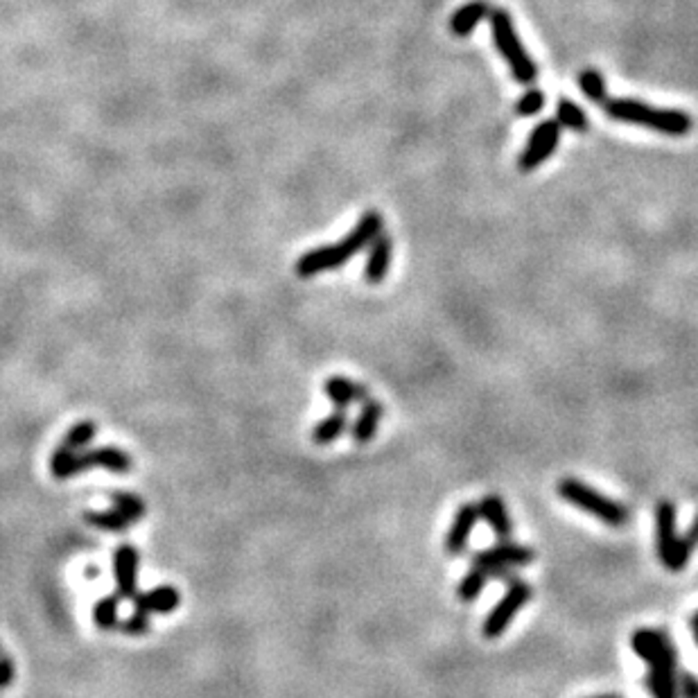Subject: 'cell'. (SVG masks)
Instances as JSON below:
<instances>
[{
  "mask_svg": "<svg viewBox=\"0 0 698 698\" xmlns=\"http://www.w3.org/2000/svg\"><path fill=\"white\" fill-rule=\"evenodd\" d=\"M380 233V213H377V210H369V213L353 226V231L348 233L342 242L326 244V247H317L313 249V251L303 253L297 260V276L313 278L317 276V274L332 272V269L342 267L353 256H357L361 249H367Z\"/></svg>",
  "mask_w": 698,
  "mask_h": 698,
  "instance_id": "6da1fadb",
  "label": "cell"
},
{
  "mask_svg": "<svg viewBox=\"0 0 698 698\" xmlns=\"http://www.w3.org/2000/svg\"><path fill=\"white\" fill-rule=\"evenodd\" d=\"M604 111L610 118L619 120V123L639 124V127L654 129V131L667 136H685L692 129V118L683 114V111L654 109V107L638 102V99H606Z\"/></svg>",
  "mask_w": 698,
  "mask_h": 698,
  "instance_id": "7a4b0ae2",
  "label": "cell"
},
{
  "mask_svg": "<svg viewBox=\"0 0 698 698\" xmlns=\"http://www.w3.org/2000/svg\"><path fill=\"white\" fill-rule=\"evenodd\" d=\"M559 496L563 497L567 504L576 506V509L585 511V513L599 518L604 525L608 527H624L629 522V509L624 504H619L617 500H610L599 490L590 488L588 484H583L581 480L575 477H565L556 484Z\"/></svg>",
  "mask_w": 698,
  "mask_h": 698,
  "instance_id": "3957f363",
  "label": "cell"
},
{
  "mask_svg": "<svg viewBox=\"0 0 698 698\" xmlns=\"http://www.w3.org/2000/svg\"><path fill=\"white\" fill-rule=\"evenodd\" d=\"M490 30H493V41H496L497 52L506 59L515 80L520 82V84H534L535 77H538V68H535V64L531 61V57L527 55L522 41L515 35L513 20H511L509 12H490Z\"/></svg>",
  "mask_w": 698,
  "mask_h": 698,
  "instance_id": "277c9868",
  "label": "cell"
},
{
  "mask_svg": "<svg viewBox=\"0 0 698 698\" xmlns=\"http://www.w3.org/2000/svg\"><path fill=\"white\" fill-rule=\"evenodd\" d=\"M631 646L635 654L649 664L651 671H662L669 676H678V655L674 642L667 631L639 629L631 635Z\"/></svg>",
  "mask_w": 698,
  "mask_h": 698,
  "instance_id": "5b68a950",
  "label": "cell"
},
{
  "mask_svg": "<svg viewBox=\"0 0 698 698\" xmlns=\"http://www.w3.org/2000/svg\"><path fill=\"white\" fill-rule=\"evenodd\" d=\"M531 599V585L525 583L522 579H515L509 585L506 594L496 604V608L490 610L488 617L484 619L481 633L486 639H496L504 635V631L509 629V624L513 622V617L518 615V610H522L527 606V601Z\"/></svg>",
  "mask_w": 698,
  "mask_h": 698,
  "instance_id": "8992f818",
  "label": "cell"
},
{
  "mask_svg": "<svg viewBox=\"0 0 698 698\" xmlns=\"http://www.w3.org/2000/svg\"><path fill=\"white\" fill-rule=\"evenodd\" d=\"M535 554L534 550L525 545H515L511 540H500L496 547L490 550H480L472 554V565L481 567L486 575H496L497 570L504 567H525V565L534 563Z\"/></svg>",
  "mask_w": 698,
  "mask_h": 698,
  "instance_id": "52a82bcc",
  "label": "cell"
},
{
  "mask_svg": "<svg viewBox=\"0 0 698 698\" xmlns=\"http://www.w3.org/2000/svg\"><path fill=\"white\" fill-rule=\"evenodd\" d=\"M560 140V124L556 120H545L531 131L529 143H527L525 152L520 154V165L522 170H535L538 165L545 163L550 159L554 149L559 147Z\"/></svg>",
  "mask_w": 698,
  "mask_h": 698,
  "instance_id": "ba28073f",
  "label": "cell"
},
{
  "mask_svg": "<svg viewBox=\"0 0 698 698\" xmlns=\"http://www.w3.org/2000/svg\"><path fill=\"white\" fill-rule=\"evenodd\" d=\"M140 554L134 545H120L114 554L115 594L120 599H134L139 592Z\"/></svg>",
  "mask_w": 698,
  "mask_h": 698,
  "instance_id": "9c48e42d",
  "label": "cell"
},
{
  "mask_svg": "<svg viewBox=\"0 0 698 698\" xmlns=\"http://www.w3.org/2000/svg\"><path fill=\"white\" fill-rule=\"evenodd\" d=\"M676 543H678V535H676V506L674 502L660 500L658 506H655V547H658L660 563L669 565Z\"/></svg>",
  "mask_w": 698,
  "mask_h": 698,
  "instance_id": "30bf717a",
  "label": "cell"
},
{
  "mask_svg": "<svg viewBox=\"0 0 698 698\" xmlns=\"http://www.w3.org/2000/svg\"><path fill=\"white\" fill-rule=\"evenodd\" d=\"M477 520H480V511H477L475 504L465 502L464 506H459V511H456V515H455V520H452L450 531H448V535H446V543H443L448 556L464 554L465 547H468V540H471L472 529H475V525H477Z\"/></svg>",
  "mask_w": 698,
  "mask_h": 698,
  "instance_id": "8fae6325",
  "label": "cell"
},
{
  "mask_svg": "<svg viewBox=\"0 0 698 698\" xmlns=\"http://www.w3.org/2000/svg\"><path fill=\"white\" fill-rule=\"evenodd\" d=\"M131 601H134L136 613L170 615L181 604V594L172 585H159V588L149 590V592H136Z\"/></svg>",
  "mask_w": 698,
  "mask_h": 698,
  "instance_id": "7c38bea8",
  "label": "cell"
},
{
  "mask_svg": "<svg viewBox=\"0 0 698 698\" xmlns=\"http://www.w3.org/2000/svg\"><path fill=\"white\" fill-rule=\"evenodd\" d=\"M323 392L335 409L346 411L353 402H364L369 398V389L360 382H353L344 376H330L323 382Z\"/></svg>",
  "mask_w": 698,
  "mask_h": 698,
  "instance_id": "4fadbf2b",
  "label": "cell"
},
{
  "mask_svg": "<svg viewBox=\"0 0 698 698\" xmlns=\"http://www.w3.org/2000/svg\"><path fill=\"white\" fill-rule=\"evenodd\" d=\"M477 511L480 515L488 522V527L496 531V535L500 540H509L511 534H513V522L509 518V511H506L504 500L500 496H484L477 504Z\"/></svg>",
  "mask_w": 698,
  "mask_h": 698,
  "instance_id": "5bb4252c",
  "label": "cell"
},
{
  "mask_svg": "<svg viewBox=\"0 0 698 698\" xmlns=\"http://www.w3.org/2000/svg\"><path fill=\"white\" fill-rule=\"evenodd\" d=\"M382 414H385V407H382V402L364 401L361 411L357 414L355 423H353V427H351V436L357 446H367V443L373 441V436H376L377 427H380Z\"/></svg>",
  "mask_w": 698,
  "mask_h": 698,
  "instance_id": "9a60e30c",
  "label": "cell"
},
{
  "mask_svg": "<svg viewBox=\"0 0 698 698\" xmlns=\"http://www.w3.org/2000/svg\"><path fill=\"white\" fill-rule=\"evenodd\" d=\"M389 265H392V240L380 233L371 242L364 278H367L371 285H377V282H382V278L386 276V272H389Z\"/></svg>",
  "mask_w": 698,
  "mask_h": 698,
  "instance_id": "2e32d148",
  "label": "cell"
},
{
  "mask_svg": "<svg viewBox=\"0 0 698 698\" xmlns=\"http://www.w3.org/2000/svg\"><path fill=\"white\" fill-rule=\"evenodd\" d=\"M89 459L93 468H105V471L114 472V475H127L131 471V456L115 446H102V448H86Z\"/></svg>",
  "mask_w": 698,
  "mask_h": 698,
  "instance_id": "e0dca14e",
  "label": "cell"
},
{
  "mask_svg": "<svg viewBox=\"0 0 698 698\" xmlns=\"http://www.w3.org/2000/svg\"><path fill=\"white\" fill-rule=\"evenodd\" d=\"M488 12L490 10L486 3H481V0H472V3L459 7V10L452 14L450 30L455 32L456 36H468L472 30H475V25L480 23V20L488 14Z\"/></svg>",
  "mask_w": 698,
  "mask_h": 698,
  "instance_id": "ac0fdd59",
  "label": "cell"
},
{
  "mask_svg": "<svg viewBox=\"0 0 698 698\" xmlns=\"http://www.w3.org/2000/svg\"><path fill=\"white\" fill-rule=\"evenodd\" d=\"M348 430V416L346 411L335 409L328 418L319 421L313 430V441L317 446H330Z\"/></svg>",
  "mask_w": 698,
  "mask_h": 698,
  "instance_id": "d6986e66",
  "label": "cell"
},
{
  "mask_svg": "<svg viewBox=\"0 0 698 698\" xmlns=\"http://www.w3.org/2000/svg\"><path fill=\"white\" fill-rule=\"evenodd\" d=\"M118 606H120V597L118 594H111V597H105L99 599L93 608V624L98 626L99 631H115L118 629Z\"/></svg>",
  "mask_w": 698,
  "mask_h": 698,
  "instance_id": "ffe728a7",
  "label": "cell"
},
{
  "mask_svg": "<svg viewBox=\"0 0 698 698\" xmlns=\"http://www.w3.org/2000/svg\"><path fill=\"white\" fill-rule=\"evenodd\" d=\"M490 576L486 575L481 567H477V565H472L471 570H468V575L464 576V579L459 581V588H456V597H459L461 601H475L477 597H480L481 592H484L486 583H488Z\"/></svg>",
  "mask_w": 698,
  "mask_h": 698,
  "instance_id": "44dd1931",
  "label": "cell"
},
{
  "mask_svg": "<svg viewBox=\"0 0 698 698\" xmlns=\"http://www.w3.org/2000/svg\"><path fill=\"white\" fill-rule=\"evenodd\" d=\"M84 520L89 522L91 527H98V529L105 531H127L129 527L134 522L129 520L127 515H123L120 511L111 509V511H91V513L84 515Z\"/></svg>",
  "mask_w": 698,
  "mask_h": 698,
  "instance_id": "7402d4cb",
  "label": "cell"
},
{
  "mask_svg": "<svg viewBox=\"0 0 698 698\" xmlns=\"http://www.w3.org/2000/svg\"><path fill=\"white\" fill-rule=\"evenodd\" d=\"M75 459H77V450L68 448L66 443H59L50 456V472L55 480H70L75 477Z\"/></svg>",
  "mask_w": 698,
  "mask_h": 698,
  "instance_id": "603a6c76",
  "label": "cell"
},
{
  "mask_svg": "<svg viewBox=\"0 0 698 698\" xmlns=\"http://www.w3.org/2000/svg\"><path fill=\"white\" fill-rule=\"evenodd\" d=\"M111 502H114V509L120 511L123 515H127L131 522L143 520L145 513H147V506H145V502L140 500L139 496H134V493H124V490L111 493Z\"/></svg>",
  "mask_w": 698,
  "mask_h": 698,
  "instance_id": "cb8c5ba5",
  "label": "cell"
},
{
  "mask_svg": "<svg viewBox=\"0 0 698 698\" xmlns=\"http://www.w3.org/2000/svg\"><path fill=\"white\" fill-rule=\"evenodd\" d=\"M95 434H98V425H95L93 421H80V423H75V425L66 432L64 441L61 443H66V446L73 448V450L82 452L91 446V441L95 439Z\"/></svg>",
  "mask_w": 698,
  "mask_h": 698,
  "instance_id": "d4e9b609",
  "label": "cell"
},
{
  "mask_svg": "<svg viewBox=\"0 0 698 698\" xmlns=\"http://www.w3.org/2000/svg\"><path fill=\"white\" fill-rule=\"evenodd\" d=\"M556 115H559V124L560 127L575 129V131H585L588 129V118H585L583 109L576 107L575 102L570 99H559V107H556Z\"/></svg>",
  "mask_w": 698,
  "mask_h": 698,
  "instance_id": "484cf974",
  "label": "cell"
},
{
  "mask_svg": "<svg viewBox=\"0 0 698 698\" xmlns=\"http://www.w3.org/2000/svg\"><path fill=\"white\" fill-rule=\"evenodd\" d=\"M646 689H649L654 698H678L676 676L662 674V671H649V676H646Z\"/></svg>",
  "mask_w": 698,
  "mask_h": 698,
  "instance_id": "4316f807",
  "label": "cell"
},
{
  "mask_svg": "<svg viewBox=\"0 0 698 698\" xmlns=\"http://www.w3.org/2000/svg\"><path fill=\"white\" fill-rule=\"evenodd\" d=\"M579 86L583 91V95L592 102H606V84L597 70L588 68L579 75Z\"/></svg>",
  "mask_w": 698,
  "mask_h": 698,
  "instance_id": "83f0119b",
  "label": "cell"
},
{
  "mask_svg": "<svg viewBox=\"0 0 698 698\" xmlns=\"http://www.w3.org/2000/svg\"><path fill=\"white\" fill-rule=\"evenodd\" d=\"M149 629H152V622H149V615L145 613H136L131 617H127L124 622H120L118 629L120 633L129 635V638H140V635H147Z\"/></svg>",
  "mask_w": 698,
  "mask_h": 698,
  "instance_id": "f1b7e54d",
  "label": "cell"
},
{
  "mask_svg": "<svg viewBox=\"0 0 698 698\" xmlns=\"http://www.w3.org/2000/svg\"><path fill=\"white\" fill-rule=\"evenodd\" d=\"M543 105H545V95L540 93V91H527L525 95H522L520 99H518V105H515V114L518 115H525V118H529V115H535L540 109H543Z\"/></svg>",
  "mask_w": 698,
  "mask_h": 698,
  "instance_id": "f546056e",
  "label": "cell"
},
{
  "mask_svg": "<svg viewBox=\"0 0 698 698\" xmlns=\"http://www.w3.org/2000/svg\"><path fill=\"white\" fill-rule=\"evenodd\" d=\"M676 689H678V698H698V678L689 671H678Z\"/></svg>",
  "mask_w": 698,
  "mask_h": 698,
  "instance_id": "4dcf8cb0",
  "label": "cell"
},
{
  "mask_svg": "<svg viewBox=\"0 0 698 698\" xmlns=\"http://www.w3.org/2000/svg\"><path fill=\"white\" fill-rule=\"evenodd\" d=\"M16 676V664L10 655L0 654V689L10 687Z\"/></svg>",
  "mask_w": 698,
  "mask_h": 698,
  "instance_id": "1f68e13d",
  "label": "cell"
},
{
  "mask_svg": "<svg viewBox=\"0 0 698 698\" xmlns=\"http://www.w3.org/2000/svg\"><path fill=\"white\" fill-rule=\"evenodd\" d=\"M683 543L687 545L689 551H694L698 547V515L694 518V522H692V527L687 529V534L683 535Z\"/></svg>",
  "mask_w": 698,
  "mask_h": 698,
  "instance_id": "d6a6232c",
  "label": "cell"
},
{
  "mask_svg": "<svg viewBox=\"0 0 698 698\" xmlns=\"http://www.w3.org/2000/svg\"><path fill=\"white\" fill-rule=\"evenodd\" d=\"M694 631H698V610H696V615L692 617V633Z\"/></svg>",
  "mask_w": 698,
  "mask_h": 698,
  "instance_id": "836d02e7",
  "label": "cell"
},
{
  "mask_svg": "<svg viewBox=\"0 0 698 698\" xmlns=\"http://www.w3.org/2000/svg\"><path fill=\"white\" fill-rule=\"evenodd\" d=\"M597 698H619V696H613V694H604V696H597Z\"/></svg>",
  "mask_w": 698,
  "mask_h": 698,
  "instance_id": "e575fe53",
  "label": "cell"
},
{
  "mask_svg": "<svg viewBox=\"0 0 698 698\" xmlns=\"http://www.w3.org/2000/svg\"><path fill=\"white\" fill-rule=\"evenodd\" d=\"M694 639H696V646H698V631H694Z\"/></svg>",
  "mask_w": 698,
  "mask_h": 698,
  "instance_id": "d590c367",
  "label": "cell"
},
{
  "mask_svg": "<svg viewBox=\"0 0 698 698\" xmlns=\"http://www.w3.org/2000/svg\"><path fill=\"white\" fill-rule=\"evenodd\" d=\"M0 654H3V651H0Z\"/></svg>",
  "mask_w": 698,
  "mask_h": 698,
  "instance_id": "8d00e7d4",
  "label": "cell"
}]
</instances>
